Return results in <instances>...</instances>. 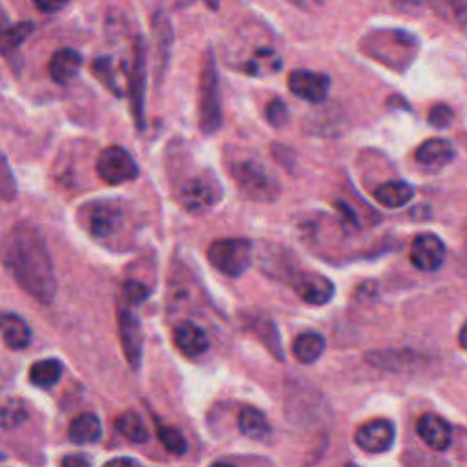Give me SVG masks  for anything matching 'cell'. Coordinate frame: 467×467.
<instances>
[{
	"mask_svg": "<svg viewBox=\"0 0 467 467\" xmlns=\"http://www.w3.org/2000/svg\"><path fill=\"white\" fill-rule=\"evenodd\" d=\"M2 261L16 285L40 303H51L57 279L40 232L29 223L15 224L2 241Z\"/></svg>",
	"mask_w": 467,
	"mask_h": 467,
	"instance_id": "6da1fadb",
	"label": "cell"
},
{
	"mask_svg": "<svg viewBox=\"0 0 467 467\" xmlns=\"http://www.w3.org/2000/svg\"><path fill=\"white\" fill-rule=\"evenodd\" d=\"M359 49L376 62H381L390 69L403 71L416 58L418 38L405 29L378 27L361 36Z\"/></svg>",
	"mask_w": 467,
	"mask_h": 467,
	"instance_id": "7a4b0ae2",
	"label": "cell"
},
{
	"mask_svg": "<svg viewBox=\"0 0 467 467\" xmlns=\"http://www.w3.org/2000/svg\"><path fill=\"white\" fill-rule=\"evenodd\" d=\"M223 124L221 89L217 62L212 49L202 57L199 73V130L206 135L215 133Z\"/></svg>",
	"mask_w": 467,
	"mask_h": 467,
	"instance_id": "3957f363",
	"label": "cell"
},
{
	"mask_svg": "<svg viewBox=\"0 0 467 467\" xmlns=\"http://www.w3.org/2000/svg\"><path fill=\"white\" fill-rule=\"evenodd\" d=\"M232 179L244 195L254 201H274L279 195V182L265 164L255 159L235 161L230 166Z\"/></svg>",
	"mask_w": 467,
	"mask_h": 467,
	"instance_id": "277c9868",
	"label": "cell"
},
{
	"mask_svg": "<svg viewBox=\"0 0 467 467\" xmlns=\"http://www.w3.org/2000/svg\"><path fill=\"white\" fill-rule=\"evenodd\" d=\"M210 265L228 277H241L252 265V244L246 239L224 237L208 246Z\"/></svg>",
	"mask_w": 467,
	"mask_h": 467,
	"instance_id": "5b68a950",
	"label": "cell"
},
{
	"mask_svg": "<svg viewBox=\"0 0 467 467\" xmlns=\"http://www.w3.org/2000/svg\"><path fill=\"white\" fill-rule=\"evenodd\" d=\"M97 175L111 186L133 181L139 175V166L122 146L104 148L95 162Z\"/></svg>",
	"mask_w": 467,
	"mask_h": 467,
	"instance_id": "8992f818",
	"label": "cell"
},
{
	"mask_svg": "<svg viewBox=\"0 0 467 467\" xmlns=\"http://www.w3.org/2000/svg\"><path fill=\"white\" fill-rule=\"evenodd\" d=\"M177 201L188 212H202L221 199V184L212 173L193 175L186 179L177 190Z\"/></svg>",
	"mask_w": 467,
	"mask_h": 467,
	"instance_id": "52a82bcc",
	"label": "cell"
},
{
	"mask_svg": "<svg viewBox=\"0 0 467 467\" xmlns=\"http://www.w3.org/2000/svg\"><path fill=\"white\" fill-rule=\"evenodd\" d=\"M130 100L131 111L135 117V124L139 130L144 126V95H146V42L140 35L135 36L133 42V58L130 69Z\"/></svg>",
	"mask_w": 467,
	"mask_h": 467,
	"instance_id": "ba28073f",
	"label": "cell"
},
{
	"mask_svg": "<svg viewBox=\"0 0 467 467\" xmlns=\"http://www.w3.org/2000/svg\"><path fill=\"white\" fill-rule=\"evenodd\" d=\"M286 84L292 95L312 104L323 102L330 91V77L312 69H294Z\"/></svg>",
	"mask_w": 467,
	"mask_h": 467,
	"instance_id": "9c48e42d",
	"label": "cell"
},
{
	"mask_svg": "<svg viewBox=\"0 0 467 467\" xmlns=\"http://www.w3.org/2000/svg\"><path fill=\"white\" fill-rule=\"evenodd\" d=\"M122 210L113 202H89L86 206V228L97 239L115 235L122 226Z\"/></svg>",
	"mask_w": 467,
	"mask_h": 467,
	"instance_id": "30bf717a",
	"label": "cell"
},
{
	"mask_svg": "<svg viewBox=\"0 0 467 467\" xmlns=\"http://www.w3.org/2000/svg\"><path fill=\"white\" fill-rule=\"evenodd\" d=\"M394 438H396V429L392 421L383 418L370 420L361 427H358L354 432L356 445L368 454H379L389 451L394 443Z\"/></svg>",
	"mask_w": 467,
	"mask_h": 467,
	"instance_id": "8fae6325",
	"label": "cell"
},
{
	"mask_svg": "<svg viewBox=\"0 0 467 467\" xmlns=\"http://www.w3.org/2000/svg\"><path fill=\"white\" fill-rule=\"evenodd\" d=\"M151 33L155 42V80L157 84L162 82L166 69L170 66L171 58V47H173V26L170 16L164 11H155L151 16Z\"/></svg>",
	"mask_w": 467,
	"mask_h": 467,
	"instance_id": "7c38bea8",
	"label": "cell"
},
{
	"mask_svg": "<svg viewBox=\"0 0 467 467\" xmlns=\"http://www.w3.org/2000/svg\"><path fill=\"white\" fill-rule=\"evenodd\" d=\"M445 243L436 234H420L410 244V263L423 272L438 270L445 261Z\"/></svg>",
	"mask_w": 467,
	"mask_h": 467,
	"instance_id": "4fadbf2b",
	"label": "cell"
},
{
	"mask_svg": "<svg viewBox=\"0 0 467 467\" xmlns=\"http://www.w3.org/2000/svg\"><path fill=\"white\" fill-rule=\"evenodd\" d=\"M290 285L305 303L316 306L328 303L336 292L334 283L317 272H296Z\"/></svg>",
	"mask_w": 467,
	"mask_h": 467,
	"instance_id": "5bb4252c",
	"label": "cell"
},
{
	"mask_svg": "<svg viewBox=\"0 0 467 467\" xmlns=\"http://www.w3.org/2000/svg\"><path fill=\"white\" fill-rule=\"evenodd\" d=\"M117 328H119V337H120V345H122L126 361L130 363V367L139 368L140 361H142L144 341H142V330H140V323H139L137 316L131 314V310L119 308Z\"/></svg>",
	"mask_w": 467,
	"mask_h": 467,
	"instance_id": "9a60e30c",
	"label": "cell"
},
{
	"mask_svg": "<svg viewBox=\"0 0 467 467\" xmlns=\"http://www.w3.org/2000/svg\"><path fill=\"white\" fill-rule=\"evenodd\" d=\"M416 432L432 451H445L452 441L451 425L438 414H423L416 423Z\"/></svg>",
	"mask_w": 467,
	"mask_h": 467,
	"instance_id": "2e32d148",
	"label": "cell"
},
{
	"mask_svg": "<svg viewBox=\"0 0 467 467\" xmlns=\"http://www.w3.org/2000/svg\"><path fill=\"white\" fill-rule=\"evenodd\" d=\"M82 67V55L73 47H60L53 53L47 64V71L53 82L67 84Z\"/></svg>",
	"mask_w": 467,
	"mask_h": 467,
	"instance_id": "e0dca14e",
	"label": "cell"
},
{
	"mask_svg": "<svg viewBox=\"0 0 467 467\" xmlns=\"http://www.w3.org/2000/svg\"><path fill=\"white\" fill-rule=\"evenodd\" d=\"M173 341L177 348L190 358L201 356L208 350V336L193 321H181L173 330Z\"/></svg>",
	"mask_w": 467,
	"mask_h": 467,
	"instance_id": "ac0fdd59",
	"label": "cell"
},
{
	"mask_svg": "<svg viewBox=\"0 0 467 467\" xmlns=\"http://www.w3.org/2000/svg\"><path fill=\"white\" fill-rule=\"evenodd\" d=\"M456 151L447 139L434 137L421 142L416 150V161L427 168H441L454 159Z\"/></svg>",
	"mask_w": 467,
	"mask_h": 467,
	"instance_id": "d6986e66",
	"label": "cell"
},
{
	"mask_svg": "<svg viewBox=\"0 0 467 467\" xmlns=\"http://www.w3.org/2000/svg\"><path fill=\"white\" fill-rule=\"evenodd\" d=\"M102 436L100 420L91 412H82L69 421L67 438L77 445H89L97 443Z\"/></svg>",
	"mask_w": 467,
	"mask_h": 467,
	"instance_id": "ffe728a7",
	"label": "cell"
},
{
	"mask_svg": "<svg viewBox=\"0 0 467 467\" xmlns=\"http://www.w3.org/2000/svg\"><path fill=\"white\" fill-rule=\"evenodd\" d=\"M325 347H327L325 336H321L319 332L308 330L296 336V339L292 341V354L299 363L310 365L323 356Z\"/></svg>",
	"mask_w": 467,
	"mask_h": 467,
	"instance_id": "44dd1931",
	"label": "cell"
},
{
	"mask_svg": "<svg viewBox=\"0 0 467 467\" xmlns=\"http://www.w3.org/2000/svg\"><path fill=\"white\" fill-rule=\"evenodd\" d=\"M2 339L7 348L22 350L31 341V328L20 316L5 312L2 316Z\"/></svg>",
	"mask_w": 467,
	"mask_h": 467,
	"instance_id": "7402d4cb",
	"label": "cell"
},
{
	"mask_svg": "<svg viewBox=\"0 0 467 467\" xmlns=\"http://www.w3.org/2000/svg\"><path fill=\"white\" fill-rule=\"evenodd\" d=\"M414 197V188L405 181H387L374 190V199L385 208H401Z\"/></svg>",
	"mask_w": 467,
	"mask_h": 467,
	"instance_id": "603a6c76",
	"label": "cell"
},
{
	"mask_svg": "<svg viewBox=\"0 0 467 467\" xmlns=\"http://www.w3.org/2000/svg\"><path fill=\"white\" fill-rule=\"evenodd\" d=\"M237 427L239 431L255 441H263L270 436V423L268 418L257 410L255 407H243L237 416Z\"/></svg>",
	"mask_w": 467,
	"mask_h": 467,
	"instance_id": "cb8c5ba5",
	"label": "cell"
},
{
	"mask_svg": "<svg viewBox=\"0 0 467 467\" xmlns=\"http://www.w3.org/2000/svg\"><path fill=\"white\" fill-rule=\"evenodd\" d=\"M367 359L381 368L405 370L418 361V356L410 350H376L367 356Z\"/></svg>",
	"mask_w": 467,
	"mask_h": 467,
	"instance_id": "d4e9b609",
	"label": "cell"
},
{
	"mask_svg": "<svg viewBox=\"0 0 467 467\" xmlns=\"http://www.w3.org/2000/svg\"><path fill=\"white\" fill-rule=\"evenodd\" d=\"M115 429L131 443H146L150 440L144 420L135 410H126L115 420Z\"/></svg>",
	"mask_w": 467,
	"mask_h": 467,
	"instance_id": "484cf974",
	"label": "cell"
},
{
	"mask_svg": "<svg viewBox=\"0 0 467 467\" xmlns=\"http://www.w3.org/2000/svg\"><path fill=\"white\" fill-rule=\"evenodd\" d=\"M62 376V363L55 358H46V359H38L31 365L27 378L33 385L36 387H51L55 385Z\"/></svg>",
	"mask_w": 467,
	"mask_h": 467,
	"instance_id": "4316f807",
	"label": "cell"
},
{
	"mask_svg": "<svg viewBox=\"0 0 467 467\" xmlns=\"http://www.w3.org/2000/svg\"><path fill=\"white\" fill-rule=\"evenodd\" d=\"M33 29H35V26L29 20H22L13 26H5L2 31V53L7 55V53L16 51L27 40V36L33 33Z\"/></svg>",
	"mask_w": 467,
	"mask_h": 467,
	"instance_id": "83f0119b",
	"label": "cell"
},
{
	"mask_svg": "<svg viewBox=\"0 0 467 467\" xmlns=\"http://www.w3.org/2000/svg\"><path fill=\"white\" fill-rule=\"evenodd\" d=\"M91 71L99 78V82H102L113 95H117V97L122 95V89L119 88L117 75H115V69H113V58L109 55L97 57L91 62Z\"/></svg>",
	"mask_w": 467,
	"mask_h": 467,
	"instance_id": "f1b7e54d",
	"label": "cell"
},
{
	"mask_svg": "<svg viewBox=\"0 0 467 467\" xmlns=\"http://www.w3.org/2000/svg\"><path fill=\"white\" fill-rule=\"evenodd\" d=\"M29 412L22 400L11 398L2 405V429L11 431L27 420Z\"/></svg>",
	"mask_w": 467,
	"mask_h": 467,
	"instance_id": "f546056e",
	"label": "cell"
},
{
	"mask_svg": "<svg viewBox=\"0 0 467 467\" xmlns=\"http://www.w3.org/2000/svg\"><path fill=\"white\" fill-rule=\"evenodd\" d=\"M157 436L159 441L162 443V447L171 452V454H184L188 451V443L186 438L182 436V432L175 427L164 425V423H157Z\"/></svg>",
	"mask_w": 467,
	"mask_h": 467,
	"instance_id": "4dcf8cb0",
	"label": "cell"
},
{
	"mask_svg": "<svg viewBox=\"0 0 467 467\" xmlns=\"http://www.w3.org/2000/svg\"><path fill=\"white\" fill-rule=\"evenodd\" d=\"M281 67V60L274 49H257L254 58L248 60L246 64V73L248 75H261L266 71H275Z\"/></svg>",
	"mask_w": 467,
	"mask_h": 467,
	"instance_id": "1f68e13d",
	"label": "cell"
},
{
	"mask_svg": "<svg viewBox=\"0 0 467 467\" xmlns=\"http://www.w3.org/2000/svg\"><path fill=\"white\" fill-rule=\"evenodd\" d=\"M265 117L274 128H283L290 120V111L281 99H272L265 108Z\"/></svg>",
	"mask_w": 467,
	"mask_h": 467,
	"instance_id": "d6a6232c",
	"label": "cell"
},
{
	"mask_svg": "<svg viewBox=\"0 0 467 467\" xmlns=\"http://www.w3.org/2000/svg\"><path fill=\"white\" fill-rule=\"evenodd\" d=\"M436 5L443 11V15L467 24V0H438Z\"/></svg>",
	"mask_w": 467,
	"mask_h": 467,
	"instance_id": "836d02e7",
	"label": "cell"
},
{
	"mask_svg": "<svg viewBox=\"0 0 467 467\" xmlns=\"http://www.w3.org/2000/svg\"><path fill=\"white\" fill-rule=\"evenodd\" d=\"M390 4L392 9L401 11V13H409V15H416L425 11L431 5H436L438 0H387Z\"/></svg>",
	"mask_w": 467,
	"mask_h": 467,
	"instance_id": "e575fe53",
	"label": "cell"
},
{
	"mask_svg": "<svg viewBox=\"0 0 467 467\" xmlns=\"http://www.w3.org/2000/svg\"><path fill=\"white\" fill-rule=\"evenodd\" d=\"M150 296V288L135 279H130L124 283V297L131 303V305H139L142 303L146 297Z\"/></svg>",
	"mask_w": 467,
	"mask_h": 467,
	"instance_id": "d590c367",
	"label": "cell"
},
{
	"mask_svg": "<svg viewBox=\"0 0 467 467\" xmlns=\"http://www.w3.org/2000/svg\"><path fill=\"white\" fill-rule=\"evenodd\" d=\"M452 119H454V113L445 104H436L429 111V124H432L434 128H447L452 122Z\"/></svg>",
	"mask_w": 467,
	"mask_h": 467,
	"instance_id": "8d00e7d4",
	"label": "cell"
},
{
	"mask_svg": "<svg viewBox=\"0 0 467 467\" xmlns=\"http://www.w3.org/2000/svg\"><path fill=\"white\" fill-rule=\"evenodd\" d=\"M0 190H2V199L4 201H11L15 197V182L9 171V164L7 159L2 161V182H0Z\"/></svg>",
	"mask_w": 467,
	"mask_h": 467,
	"instance_id": "74e56055",
	"label": "cell"
},
{
	"mask_svg": "<svg viewBox=\"0 0 467 467\" xmlns=\"http://www.w3.org/2000/svg\"><path fill=\"white\" fill-rule=\"evenodd\" d=\"M35 4L36 9H40L42 13H57L62 7L67 5L69 0H31Z\"/></svg>",
	"mask_w": 467,
	"mask_h": 467,
	"instance_id": "f35d334b",
	"label": "cell"
},
{
	"mask_svg": "<svg viewBox=\"0 0 467 467\" xmlns=\"http://www.w3.org/2000/svg\"><path fill=\"white\" fill-rule=\"evenodd\" d=\"M60 463L66 467H88L89 460L84 456H66V458H62Z\"/></svg>",
	"mask_w": 467,
	"mask_h": 467,
	"instance_id": "ab89813d",
	"label": "cell"
},
{
	"mask_svg": "<svg viewBox=\"0 0 467 467\" xmlns=\"http://www.w3.org/2000/svg\"><path fill=\"white\" fill-rule=\"evenodd\" d=\"M122 463H126V465H139V462L133 460V458H113V460L108 462V465H122Z\"/></svg>",
	"mask_w": 467,
	"mask_h": 467,
	"instance_id": "60d3db41",
	"label": "cell"
},
{
	"mask_svg": "<svg viewBox=\"0 0 467 467\" xmlns=\"http://www.w3.org/2000/svg\"><path fill=\"white\" fill-rule=\"evenodd\" d=\"M458 341H460V345H462V347L467 350V321L463 323V327H462V330H460Z\"/></svg>",
	"mask_w": 467,
	"mask_h": 467,
	"instance_id": "b9f144b4",
	"label": "cell"
},
{
	"mask_svg": "<svg viewBox=\"0 0 467 467\" xmlns=\"http://www.w3.org/2000/svg\"><path fill=\"white\" fill-rule=\"evenodd\" d=\"M204 4H206L212 11H219V7H221V0H204Z\"/></svg>",
	"mask_w": 467,
	"mask_h": 467,
	"instance_id": "7bdbcfd3",
	"label": "cell"
},
{
	"mask_svg": "<svg viewBox=\"0 0 467 467\" xmlns=\"http://www.w3.org/2000/svg\"><path fill=\"white\" fill-rule=\"evenodd\" d=\"M288 4H292V5H296L297 9H306V2L305 0H286Z\"/></svg>",
	"mask_w": 467,
	"mask_h": 467,
	"instance_id": "ee69618b",
	"label": "cell"
},
{
	"mask_svg": "<svg viewBox=\"0 0 467 467\" xmlns=\"http://www.w3.org/2000/svg\"><path fill=\"white\" fill-rule=\"evenodd\" d=\"M314 4H317V5H325L327 4V0H312Z\"/></svg>",
	"mask_w": 467,
	"mask_h": 467,
	"instance_id": "f6af8a7d",
	"label": "cell"
},
{
	"mask_svg": "<svg viewBox=\"0 0 467 467\" xmlns=\"http://www.w3.org/2000/svg\"><path fill=\"white\" fill-rule=\"evenodd\" d=\"M465 255H467V228H465Z\"/></svg>",
	"mask_w": 467,
	"mask_h": 467,
	"instance_id": "bcb514c9",
	"label": "cell"
}]
</instances>
